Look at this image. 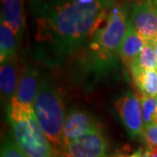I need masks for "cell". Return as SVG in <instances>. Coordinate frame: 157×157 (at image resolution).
<instances>
[{"mask_svg": "<svg viewBox=\"0 0 157 157\" xmlns=\"http://www.w3.org/2000/svg\"><path fill=\"white\" fill-rule=\"evenodd\" d=\"M115 4V0L89 5L77 0H32L39 58L53 65L80 49L107 21Z\"/></svg>", "mask_w": 157, "mask_h": 157, "instance_id": "cell-1", "label": "cell"}, {"mask_svg": "<svg viewBox=\"0 0 157 157\" xmlns=\"http://www.w3.org/2000/svg\"><path fill=\"white\" fill-rule=\"evenodd\" d=\"M128 9L115 4L105 25L94 35L88 45L90 63L98 70H107L116 64L120 48L130 24Z\"/></svg>", "mask_w": 157, "mask_h": 157, "instance_id": "cell-2", "label": "cell"}, {"mask_svg": "<svg viewBox=\"0 0 157 157\" xmlns=\"http://www.w3.org/2000/svg\"><path fill=\"white\" fill-rule=\"evenodd\" d=\"M13 139L27 157H59L38 122L33 107L14 96L7 107Z\"/></svg>", "mask_w": 157, "mask_h": 157, "instance_id": "cell-3", "label": "cell"}, {"mask_svg": "<svg viewBox=\"0 0 157 157\" xmlns=\"http://www.w3.org/2000/svg\"><path fill=\"white\" fill-rule=\"evenodd\" d=\"M33 110L43 132L59 156L65 148V109L59 92L51 80L43 79Z\"/></svg>", "mask_w": 157, "mask_h": 157, "instance_id": "cell-4", "label": "cell"}, {"mask_svg": "<svg viewBox=\"0 0 157 157\" xmlns=\"http://www.w3.org/2000/svg\"><path fill=\"white\" fill-rule=\"evenodd\" d=\"M108 144L100 128L65 145L62 157H108Z\"/></svg>", "mask_w": 157, "mask_h": 157, "instance_id": "cell-5", "label": "cell"}, {"mask_svg": "<svg viewBox=\"0 0 157 157\" xmlns=\"http://www.w3.org/2000/svg\"><path fill=\"white\" fill-rule=\"evenodd\" d=\"M130 24L146 44H157V7L147 0L135 4L130 14Z\"/></svg>", "mask_w": 157, "mask_h": 157, "instance_id": "cell-6", "label": "cell"}, {"mask_svg": "<svg viewBox=\"0 0 157 157\" xmlns=\"http://www.w3.org/2000/svg\"><path fill=\"white\" fill-rule=\"evenodd\" d=\"M115 109L129 135L132 137L140 135L144 127L140 99L135 94H126L116 101Z\"/></svg>", "mask_w": 157, "mask_h": 157, "instance_id": "cell-7", "label": "cell"}, {"mask_svg": "<svg viewBox=\"0 0 157 157\" xmlns=\"http://www.w3.org/2000/svg\"><path fill=\"white\" fill-rule=\"evenodd\" d=\"M43 79L38 70L26 67L21 73L15 97L23 104L33 107Z\"/></svg>", "mask_w": 157, "mask_h": 157, "instance_id": "cell-8", "label": "cell"}, {"mask_svg": "<svg viewBox=\"0 0 157 157\" xmlns=\"http://www.w3.org/2000/svg\"><path fill=\"white\" fill-rule=\"evenodd\" d=\"M97 128L99 127L96 126L95 121L87 113L76 109L72 110L66 117L64 125L65 145Z\"/></svg>", "mask_w": 157, "mask_h": 157, "instance_id": "cell-9", "label": "cell"}, {"mask_svg": "<svg viewBox=\"0 0 157 157\" xmlns=\"http://www.w3.org/2000/svg\"><path fill=\"white\" fill-rule=\"evenodd\" d=\"M21 74L16 58L1 61L0 68V89L1 97L6 102L11 101L16 95L17 85Z\"/></svg>", "mask_w": 157, "mask_h": 157, "instance_id": "cell-10", "label": "cell"}, {"mask_svg": "<svg viewBox=\"0 0 157 157\" xmlns=\"http://www.w3.org/2000/svg\"><path fill=\"white\" fill-rule=\"evenodd\" d=\"M1 21L6 24L20 39L25 26L23 0H2Z\"/></svg>", "mask_w": 157, "mask_h": 157, "instance_id": "cell-11", "label": "cell"}, {"mask_svg": "<svg viewBox=\"0 0 157 157\" xmlns=\"http://www.w3.org/2000/svg\"><path fill=\"white\" fill-rule=\"evenodd\" d=\"M145 45V41L135 32L131 24H129L127 34L120 48V57L121 61L128 70Z\"/></svg>", "mask_w": 157, "mask_h": 157, "instance_id": "cell-12", "label": "cell"}, {"mask_svg": "<svg viewBox=\"0 0 157 157\" xmlns=\"http://www.w3.org/2000/svg\"><path fill=\"white\" fill-rule=\"evenodd\" d=\"M133 82L142 95L157 97V70L131 69Z\"/></svg>", "mask_w": 157, "mask_h": 157, "instance_id": "cell-13", "label": "cell"}, {"mask_svg": "<svg viewBox=\"0 0 157 157\" xmlns=\"http://www.w3.org/2000/svg\"><path fill=\"white\" fill-rule=\"evenodd\" d=\"M17 37L6 24L0 23V59L1 61L13 59L17 52Z\"/></svg>", "mask_w": 157, "mask_h": 157, "instance_id": "cell-14", "label": "cell"}, {"mask_svg": "<svg viewBox=\"0 0 157 157\" xmlns=\"http://www.w3.org/2000/svg\"><path fill=\"white\" fill-rule=\"evenodd\" d=\"M152 69L157 70V59L155 52V46L146 44L142 51L132 64L131 69Z\"/></svg>", "mask_w": 157, "mask_h": 157, "instance_id": "cell-15", "label": "cell"}, {"mask_svg": "<svg viewBox=\"0 0 157 157\" xmlns=\"http://www.w3.org/2000/svg\"><path fill=\"white\" fill-rule=\"evenodd\" d=\"M140 104L144 127L153 124V118L157 112V98L142 95Z\"/></svg>", "mask_w": 157, "mask_h": 157, "instance_id": "cell-16", "label": "cell"}, {"mask_svg": "<svg viewBox=\"0 0 157 157\" xmlns=\"http://www.w3.org/2000/svg\"><path fill=\"white\" fill-rule=\"evenodd\" d=\"M1 157H27L14 139H7L1 149Z\"/></svg>", "mask_w": 157, "mask_h": 157, "instance_id": "cell-17", "label": "cell"}, {"mask_svg": "<svg viewBox=\"0 0 157 157\" xmlns=\"http://www.w3.org/2000/svg\"><path fill=\"white\" fill-rule=\"evenodd\" d=\"M142 136L148 147L157 145V126L150 124L145 126L142 130Z\"/></svg>", "mask_w": 157, "mask_h": 157, "instance_id": "cell-18", "label": "cell"}, {"mask_svg": "<svg viewBox=\"0 0 157 157\" xmlns=\"http://www.w3.org/2000/svg\"><path fill=\"white\" fill-rule=\"evenodd\" d=\"M147 151L148 154V157H157V145L148 147Z\"/></svg>", "mask_w": 157, "mask_h": 157, "instance_id": "cell-19", "label": "cell"}, {"mask_svg": "<svg viewBox=\"0 0 157 157\" xmlns=\"http://www.w3.org/2000/svg\"><path fill=\"white\" fill-rule=\"evenodd\" d=\"M141 155H142V153H141V151H140V150H139V151L135 152V154L131 155L128 157H141Z\"/></svg>", "mask_w": 157, "mask_h": 157, "instance_id": "cell-20", "label": "cell"}, {"mask_svg": "<svg viewBox=\"0 0 157 157\" xmlns=\"http://www.w3.org/2000/svg\"><path fill=\"white\" fill-rule=\"evenodd\" d=\"M141 157H148V154H147V151H145L144 153H142V155Z\"/></svg>", "mask_w": 157, "mask_h": 157, "instance_id": "cell-21", "label": "cell"}, {"mask_svg": "<svg viewBox=\"0 0 157 157\" xmlns=\"http://www.w3.org/2000/svg\"><path fill=\"white\" fill-rule=\"evenodd\" d=\"M155 56H156V59H157V44L155 45Z\"/></svg>", "mask_w": 157, "mask_h": 157, "instance_id": "cell-22", "label": "cell"}, {"mask_svg": "<svg viewBox=\"0 0 157 157\" xmlns=\"http://www.w3.org/2000/svg\"><path fill=\"white\" fill-rule=\"evenodd\" d=\"M154 3H155V4L157 6V0H155V1H154Z\"/></svg>", "mask_w": 157, "mask_h": 157, "instance_id": "cell-23", "label": "cell"}, {"mask_svg": "<svg viewBox=\"0 0 157 157\" xmlns=\"http://www.w3.org/2000/svg\"><path fill=\"white\" fill-rule=\"evenodd\" d=\"M149 1H152V2H154V1H155V0H149Z\"/></svg>", "mask_w": 157, "mask_h": 157, "instance_id": "cell-24", "label": "cell"}]
</instances>
